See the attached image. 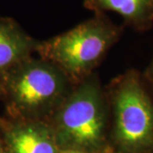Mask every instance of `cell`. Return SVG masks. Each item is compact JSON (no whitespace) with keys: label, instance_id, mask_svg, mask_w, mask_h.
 I'll return each mask as SVG.
<instances>
[{"label":"cell","instance_id":"2","mask_svg":"<svg viewBox=\"0 0 153 153\" xmlns=\"http://www.w3.org/2000/svg\"><path fill=\"white\" fill-rule=\"evenodd\" d=\"M75 85L57 66L31 56L0 75V98L9 117L49 122Z\"/></svg>","mask_w":153,"mask_h":153},{"label":"cell","instance_id":"8","mask_svg":"<svg viewBox=\"0 0 153 153\" xmlns=\"http://www.w3.org/2000/svg\"><path fill=\"white\" fill-rule=\"evenodd\" d=\"M145 77L147 79L148 81H150L153 84V57L152 59L151 63H150V65L148 66L147 70H146Z\"/></svg>","mask_w":153,"mask_h":153},{"label":"cell","instance_id":"10","mask_svg":"<svg viewBox=\"0 0 153 153\" xmlns=\"http://www.w3.org/2000/svg\"><path fill=\"white\" fill-rule=\"evenodd\" d=\"M60 153H83V152H62Z\"/></svg>","mask_w":153,"mask_h":153},{"label":"cell","instance_id":"1","mask_svg":"<svg viewBox=\"0 0 153 153\" xmlns=\"http://www.w3.org/2000/svg\"><path fill=\"white\" fill-rule=\"evenodd\" d=\"M48 123L60 152L111 153L109 102L97 74L76 84Z\"/></svg>","mask_w":153,"mask_h":153},{"label":"cell","instance_id":"6","mask_svg":"<svg viewBox=\"0 0 153 153\" xmlns=\"http://www.w3.org/2000/svg\"><path fill=\"white\" fill-rule=\"evenodd\" d=\"M38 42L13 19L0 17V75L33 56Z\"/></svg>","mask_w":153,"mask_h":153},{"label":"cell","instance_id":"7","mask_svg":"<svg viewBox=\"0 0 153 153\" xmlns=\"http://www.w3.org/2000/svg\"><path fill=\"white\" fill-rule=\"evenodd\" d=\"M83 5L94 15L115 12L137 32H146L153 27V0H84Z\"/></svg>","mask_w":153,"mask_h":153},{"label":"cell","instance_id":"4","mask_svg":"<svg viewBox=\"0 0 153 153\" xmlns=\"http://www.w3.org/2000/svg\"><path fill=\"white\" fill-rule=\"evenodd\" d=\"M123 30L105 14L94 15L65 33L39 41L36 53L77 84L94 73V68L119 40Z\"/></svg>","mask_w":153,"mask_h":153},{"label":"cell","instance_id":"5","mask_svg":"<svg viewBox=\"0 0 153 153\" xmlns=\"http://www.w3.org/2000/svg\"><path fill=\"white\" fill-rule=\"evenodd\" d=\"M0 139L8 153H60L45 121L0 117Z\"/></svg>","mask_w":153,"mask_h":153},{"label":"cell","instance_id":"9","mask_svg":"<svg viewBox=\"0 0 153 153\" xmlns=\"http://www.w3.org/2000/svg\"><path fill=\"white\" fill-rule=\"evenodd\" d=\"M0 153H8L4 146V145H3V142H2L1 139H0Z\"/></svg>","mask_w":153,"mask_h":153},{"label":"cell","instance_id":"3","mask_svg":"<svg viewBox=\"0 0 153 153\" xmlns=\"http://www.w3.org/2000/svg\"><path fill=\"white\" fill-rule=\"evenodd\" d=\"M105 91L111 153H153V99L140 73L126 71Z\"/></svg>","mask_w":153,"mask_h":153}]
</instances>
